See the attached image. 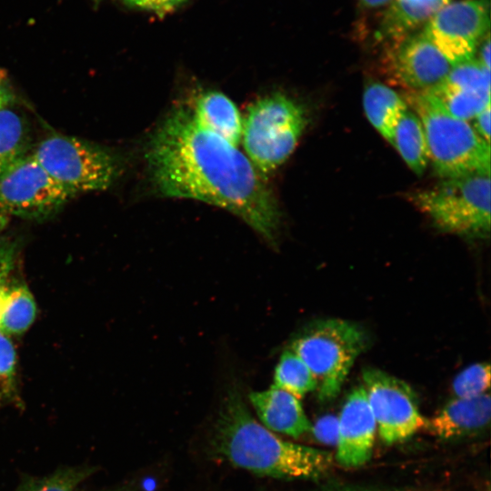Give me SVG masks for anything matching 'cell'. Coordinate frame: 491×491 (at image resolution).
I'll list each match as a JSON object with an SVG mask.
<instances>
[{
    "label": "cell",
    "mask_w": 491,
    "mask_h": 491,
    "mask_svg": "<svg viewBox=\"0 0 491 491\" xmlns=\"http://www.w3.org/2000/svg\"><path fill=\"white\" fill-rule=\"evenodd\" d=\"M145 157L162 196L225 209L274 243L280 214L265 176L235 145L200 126L188 105L175 106L165 117L149 137Z\"/></svg>",
    "instance_id": "1"
},
{
    "label": "cell",
    "mask_w": 491,
    "mask_h": 491,
    "mask_svg": "<svg viewBox=\"0 0 491 491\" xmlns=\"http://www.w3.org/2000/svg\"><path fill=\"white\" fill-rule=\"evenodd\" d=\"M216 433L218 447L227 460L256 475L318 479L334 463L330 452L284 440L257 422L237 387L225 396Z\"/></svg>",
    "instance_id": "2"
},
{
    "label": "cell",
    "mask_w": 491,
    "mask_h": 491,
    "mask_svg": "<svg viewBox=\"0 0 491 491\" xmlns=\"http://www.w3.org/2000/svg\"><path fill=\"white\" fill-rule=\"evenodd\" d=\"M406 101L422 123L429 160L438 175L490 173V144L468 121L451 115L428 92H411Z\"/></svg>",
    "instance_id": "3"
},
{
    "label": "cell",
    "mask_w": 491,
    "mask_h": 491,
    "mask_svg": "<svg viewBox=\"0 0 491 491\" xmlns=\"http://www.w3.org/2000/svg\"><path fill=\"white\" fill-rule=\"evenodd\" d=\"M366 343V335L360 326L329 318L309 325L293 339L289 348L313 374L318 399L328 402L339 394Z\"/></svg>",
    "instance_id": "4"
},
{
    "label": "cell",
    "mask_w": 491,
    "mask_h": 491,
    "mask_svg": "<svg viewBox=\"0 0 491 491\" xmlns=\"http://www.w3.org/2000/svg\"><path fill=\"white\" fill-rule=\"evenodd\" d=\"M306 124L303 106L285 94H269L250 105L242 137L246 156L263 176L289 157Z\"/></svg>",
    "instance_id": "5"
},
{
    "label": "cell",
    "mask_w": 491,
    "mask_h": 491,
    "mask_svg": "<svg viewBox=\"0 0 491 491\" xmlns=\"http://www.w3.org/2000/svg\"><path fill=\"white\" fill-rule=\"evenodd\" d=\"M411 202L446 232L485 236L490 231V173L446 178L410 195Z\"/></svg>",
    "instance_id": "6"
},
{
    "label": "cell",
    "mask_w": 491,
    "mask_h": 491,
    "mask_svg": "<svg viewBox=\"0 0 491 491\" xmlns=\"http://www.w3.org/2000/svg\"><path fill=\"white\" fill-rule=\"evenodd\" d=\"M31 154L71 196L107 189L121 170L118 158L111 151L73 136H48Z\"/></svg>",
    "instance_id": "7"
},
{
    "label": "cell",
    "mask_w": 491,
    "mask_h": 491,
    "mask_svg": "<svg viewBox=\"0 0 491 491\" xmlns=\"http://www.w3.org/2000/svg\"><path fill=\"white\" fill-rule=\"evenodd\" d=\"M70 197L31 153L0 169L1 215L46 217Z\"/></svg>",
    "instance_id": "8"
},
{
    "label": "cell",
    "mask_w": 491,
    "mask_h": 491,
    "mask_svg": "<svg viewBox=\"0 0 491 491\" xmlns=\"http://www.w3.org/2000/svg\"><path fill=\"white\" fill-rule=\"evenodd\" d=\"M363 386L380 438L386 445L398 443L426 427L416 395L403 380L376 368L362 373Z\"/></svg>",
    "instance_id": "9"
},
{
    "label": "cell",
    "mask_w": 491,
    "mask_h": 491,
    "mask_svg": "<svg viewBox=\"0 0 491 491\" xmlns=\"http://www.w3.org/2000/svg\"><path fill=\"white\" fill-rule=\"evenodd\" d=\"M489 25V0H460L441 8L422 31L454 65L473 58Z\"/></svg>",
    "instance_id": "10"
},
{
    "label": "cell",
    "mask_w": 491,
    "mask_h": 491,
    "mask_svg": "<svg viewBox=\"0 0 491 491\" xmlns=\"http://www.w3.org/2000/svg\"><path fill=\"white\" fill-rule=\"evenodd\" d=\"M452 66L422 30L396 40L387 55L389 74L411 92L434 88L445 79Z\"/></svg>",
    "instance_id": "11"
},
{
    "label": "cell",
    "mask_w": 491,
    "mask_h": 491,
    "mask_svg": "<svg viewBox=\"0 0 491 491\" xmlns=\"http://www.w3.org/2000/svg\"><path fill=\"white\" fill-rule=\"evenodd\" d=\"M426 92L454 116L472 120L490 105V69L471 58L454 65L440 84Z\"/></svg>",
    "instance_id": "12"
},
{
    "label": "cell",
    "mask_w": 491,
    "mask_h": 491,
    "mask_svg": "<svg viewBox=\"0 0 491 491\" xmlns=\"http://www.w3.org/2000/svg\"><path fill=\"white\" fill-rule=\"evenodd\" d=\"M338 419L336 461L346 467H358L369 461L376 424L363 385L347 396Z\"/></svg>",
    "instance_id": "13"
},
{
    "label": "cell",
    "mask_w": 491,
    "mask_h": 491,
    "mask_svg": "<svg viewBox=\"0 0 491 491\" xmlns=\"http://www.w3.org/2000/svg\"><path fill=\"white\" fill-rule=\"evenodd\" d=\"M248 398L262 425L272 432L296 438L311 432L300 398L288 391L273 385L250 393Z\"/></svg>",
    "instance_id": "14"
},
{
    "label": "cell",
    "mask_w": 491,
    "mask_h": 491,
    "mask_svg": "<svg viewBox=\"0 0 491 491\" xmlns=\"http://www.w3.org/2000/svg\"><path fill=\"white\" fill-rule=\"evenodd\" d=\"M491 398L489 393L474 397H455L430 420L426 428L442 439L476 433L489 425Z\"/></svg>",
    "instance_id": "15"
},
{
    "label": "cell",
    "mask_w": 491,
    "mask_h": 491,
    "mask_svg": "<svg viewBox=\"0 0 491 491\" xmlns=\"http://www.w3.org/2000/svg\"><path fill=\"white\" fill-rule=\"evenodd\" d=\"M188 107L200 126L234 145L240 142L243 120L235 103L225 94L215 90L202 92Z\"/></svg>",
    "instance_id": "16"
},
{
    "label": "cell",
    "mask_w": 491,
    "mask_h": 491,
    "mask_svg": "<svg viewBox=\"0 0 491 491\" xmlns=\"http://www.w3.org/2000/svg\"><path fill=\"white\" fill-rule=\"evenodd\" d=\"M452 0H392L379 24L380 38L397 40L426 24Z\"/></svg>",
    "instance_id": "17"
},
{
    "label": "cell",
    "mask_w": 491,
    "mask_h": 491,
    "mask_svg": "<svg viewBox=\"0 0 491 491\" xmlns=\"http://www.w3.org/2000/svg\"><path fill=\"white\" fill-rule=\"evenodd\" d=\"M363 106L371 125L391 144L396 126L408 109L407 102L389 86L373 83L364 91Z\"/></svg>",
    "instance_id": "18"
},
{
    "label": "cell",
    "mask_w": 491,
    "mask_h": 491,
    "mask_svg": "<svg viewBox=\"0 0 491 491\" xmlns=\"http://www.w3.org/2000/svg\"><path fill=\"white\" fill-rule=\"evenodd\" d=\"M36 305L28 287L10 281L0 293V331L17 336L25 333L34 323Z\"/></svg>",
    "instance_id": "19"
},
{
    "label": "cell",
    "mask_w": 491,
    "mask_h": 491,
    "mask_svg": "<svg viewBox=\"0 0 491 491\" xmlns=\"http://www.w3.org/2000/svg\"><path fill=\"white\" fill-rule=\"evenodd\" d=\"M391 145L414 173H424L429 161L427 143L422 123L412 109L398 121Z\"/></svg>",
    "instance_id": "20"
},
{
    "label": "cell",
    "mask_w": 491,
    "mask_h": 491,
    "mask_svg": "<svg viewBox=\"0 0 491 491\" xmlns=\"http://www.w3.org/2000/svg\"><path fill=\"white\" fill-rule=\"evenodd\" d=\"M28 148L25 119L9 105L0 108V169L29 154Z\"/></svg>",
    "instance_id": "21"
},
{
    "label": "cell",
    "mask_w": 491,
    "mask_h": 491,
    "mask_svg": "<svg viewBox=\"0 0 491 491\" xmlns=\"http://www.w3.org/2000/svg\"><path fill=\"white\" fill-rule=\"evenodd\" d=\"M274 385L298 398L316 389V379L305 362L290 348L286 349L276 366Z\"/></svg>",
    "instance_id": "22"
},
{
    "label": "cell",
    "mask_w": 491,
    "mask_h": 491,
    "mask_svg": "<svg viewBox=\"0 0 491 491\" xmlns=\"http://www.w3.org/2000/svg\"><path fill=\"white\" fill-rule=\"evenodd\" d=\"M92 473L90 466L62 467L44 476L27 477L14 491H75Z\"/></svg>",
    "instance_id": "23"
},
{
    "label": "cell",
    "mask_w": 491,
    "mask_h": 491,
    "mask_svg": "<svg viewBox=\"0 0 491 491\" xmlns=\"http://www.w3.org/2000/svg\"><path fill=\"white\" fill-rule=\"evenodd\" d=\"M490 365L476 363L461 371L454 379L455 397H474L487 393L490 388Z\"/></svg>",
    "instance_id": "24"
},
{
    "label": "cell",
    "mask_w": 491,
    "mask_h": 491,
    "mask_svg": "<svg viewBox=\"0 0 491 491\" xmlns=\"http://www.w3.org/2000/svg\"><path fill=\"white\" fill-rule=\"evenodd\" d=\"M16 396V352L10 336L0 331V404Z\"/></svg>",
    "instance_id": "25"
},
{
    "label": "cell",
    "mask_w": 491,
    "mask_h": 491,
    "mask_svg": "<svg viewBox=\"0 0 491 491\" xmlns=\"http://www.w3.org/2000/svg\"><path fill=\"white\" fill-rule=\"evenodd\" d=\"M16 256V243L8 238H0V293L11 281Z\"/></svg>",
    "instance_id": "26"
},
{
    "label": "cell",
    "mask_w": 491,
    "mask_h": 491,
    "mask_svg": "<svg viewBox=\"0 0 491 491\" xmlns=\"http://www.w3.org/2000/svg\"><path fill=\"white\" fill-rule=\"evenodd\" d=\"M311 432L316 438L325 444H336L338 434V419L334 416H325L316 424H312Z\"/></svg>",
    "instance_id": "27"
},
{
    "label": "cell",
    "mask_w": 491,
    "mask_h": 491,
    "mask_svg": "<svg viewBox=\"0 0 491 491\" xmlns=\"http://www.w3.org/2000/svg\"><path fill=\"white\" fill-rule=\"evenodd\" d=\"M128 5L154 12L157 15H165L174 11L186 0H125Z\"/></svg>",
    "instance_id": "28"
},
{
    "label": "cell",
    "mask_w": 491,
    "mask_h": 491,
    "mask_svg": "<svg viewBox=\"0 0 491 491\" xmlns=\"http://www.w3.org/2000/svg\"><path fill=\"white\" fill-rule=\"evenodd\" d=\"M490 115L488 105L476 114L471 124L476 134L488 144H490Z\"/></svg>",
    "instance_id": "29"
},
{
    "label": "cell",
    "mask_w": 491,
    "mask_h": 491,
    "mask_svg": "<svg viewBox=\"0 0 491 491\" xmlns=\"http://www.w3.org/2000/svg\"><path fill=\"white\" fill-rule=\"evenodd\" d=\"M479 57L477 60L486 68L490 69V38L489 33L485 35L479 44Z\"/></svg>",
    "instance_id": "30"
},
{
    "label": "cell",
    "mask_w": 491,
    "mask_h": 491,
    "mask_svg": "<svg viewBox=\"0 0 491 491\" xmlns=\"http://www.w3.org/2000/svg\"><path fill=\"white\" fill-rule=\"evenodd\" d=\"M13 101V94L9 86L0 76V108L10 105Z\"/></svg>",
    "instance_id": "31"
},
{
    "label": "cell",
    "mask_w": 491,
    "mask_h": 491,
    "mask_svg": "<svg viewBox=\"0 0 491 491\" xmlns=\"http://www.w3.org/2000/svg\"><path fill=\"white\" fill-rule=\"evenodd\" d=\"M391 1L392 0H359L361 5L368 9L388 5Z\"/></svg>",
    "instance_id": "32"
},
{
    "label": "cell",
    "mask_w": 491,
    "mask_h": 491,
    "mask_svg": "<svg viewBox=\"0 0 491 491\" xmlns=\"http://www.w3.org/2000/svg\"><path fill=\"white\" fill-rule=\"evenodd\" d=\"M340 491H369V490H361V489H344V490H340Z\"/></svg>",
    "instance_id": "33"
},
{
    "label": "cell",
    "mask_w": 491,
    "mask_h": 491,
    "mask_svg": "<svg viewBox=\"0 0 491 491\" xmlns=\"http://www.w3.org/2000/svg\"><path fill=\"white\" fill-rule=\"evenodd\" d=\"M113 491H127V490H124V489H117V490H113Z\"/></svg>",
    "instance_id": "34"
}]
</instances>
